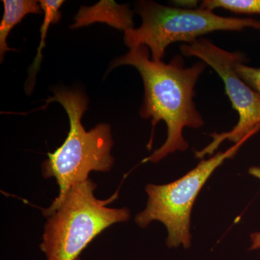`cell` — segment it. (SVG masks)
Wrapping results in <instances>:
<instances>
[{"label":"cell","mask_w":260,"mask_h":260,"mask_svg":"<svg viewBox=\"0 0 260 260\" xmlns=\"http://www.w3.org/2000/svg\"><path fill=\"white\" fill-rule=\"evenodd\" d=\"M121 65L134 67L143 81L144 99L140 115L151 119L149 150L159 121H164L167 127L165 143L143 162H157L169 154L187 150L189 144L183 135L184 128H200L204 124L194 97L195 86L207 64L201 61L185 68L181 55H176L168 64L153 61L148 48L141 45L113 61L108 73Z\"/></svg>","instance_id":"6da1fadb"},{"label":"cell","mask_w":260,"mask_h":260,"mask_svg":"<svg viewBox=\"0 0 260 260\" xmlns=\"http://www.w3.org/2000/svg\"><path fill=\"white\" fill-rule=\"evenodd\" d=\"M47 103L58 102L66 111L70 131L63 144L54 153L47 154L42 164L43 177L54 178L59 185V194L43 215L48 217L59 206L68 190L75 184L89 179L91 172H108L114 165L111 153L113 139L110 126L98 124L86 131L81 118L88 109V100L79 90L56 88Z\"/></svg>","instance_id":"7a4b0ae2"},{"label":"cell","mask_w":260,"mask_h":260,"mask_svg":"<svg viewBox=\"0 0 260 260\" xmlns=\"http://www.w3.org/2000/svg\"><path fill=\"white\" fill-rule=\"evenodd\" d=\"M91 179L72 186L55 210L47 217L40 248L47 260H75L99 234L113 224L127 221L129 210L109 208L108 200L94 195Z\"/></svg>","instance_id":"3957f363"},{"label":"cell","mask_w":260,"mask_h":260,"mask_svg":"<svg viewBox=\"0 0 260 260\" xmlns=\"http://www.w3.org/2000/svg\"><path fill=\"white\" fill-rule=\"evenodd\" d=\"M135 11L141 17V25L124 32V43L129 49L146 46L155 61H162L167 47L174 43L191 44L202 36L218 30L260 29V20L256 19L228 18L200 8H172L140 1L135 4Z\"/></svg>","instance_id":"277c9868"},{"label":"cell","mask_w":260,"mask_h":260,"mask_svg":"<svg viewBox=\"0 0 260 260\" xmlns=\"http://www.w3.org/2000/svg\"><path fill=\"white\" fill-rule=\"evenodd\" d=\"M248 139L244 138L208 160H202L194 169L177 180L160 185L147 184L148 203L145 210L135 216L137 225L146 228L151 222H160L167 228V244L169 248H189L191 209L197 197L215 169L227 159L235 156Z\"/></svg>","instance_id":"5b68a950"},{"label":"cell","mask_w":260,"mask_h":260,"mask_svg":"<svg viewBox=\"0 0 260 260\" xmlns=\"http://www.w3.org/2000/svg\"><path fill=\"white\" fill-rule=\"evenodd\" d=\"M180 51L183 56L198 58L214 70L223 80L225 93L239 114L237 125L230 131L211 135V143L195 152V157L201 159L213 154L225 140L236 144L257 133L260 129V94L249 86L234 69L238 61L245 60L244 56L222 49L205 39L183 44Z\"/></svg>","instance_id":"8992f818"},{"label":"cell","mask_w":260,"mask_h":260,"mask_svg":"<svg viewBox=\"0 0 260 260\" xmlns=\"http://www.w3.org/2000/svg\"><path fill=\"white\" fill-rule=\"evenodd\" d=\"M133 18V12L129 5H117L114 1H102L90 8L82 7L72 28H79L94 22H104L126 32L135 28Z\"/></svg>","instance_id":"52a82bcc"},{"label":"cell","mask_w":260,"mask_h":260,"mask_svg":"<svg viewBox=\"0 0 260 260\" xmlns=\"http://www.w3.org/2000/svg\"><path fill=\"white\" fill-rule=\"evenodd\" d=\"M4 15L0 23V60L3 62L6 51L14 50L8 47L7 39L12 29L28 14H42L37 0H3Z\"/></svg>","instance_id":"ba28073f"},{"label":"cell","mask_w":260,"mask_h":260,"mask_svg":"<svg viewBox=\"0 0 260 260\" xmlns=\"http://www.w3.org/2000/svg\"><path fill=\"white\" fill-rule=\"evenodd\" d=\"M64 1L62 0H42L39 1V4L42 7L44 12V21L41 27V42L39 47L38 48V52L34 59V63L29 71V78L27 82V91H31L35 83L36 76L39 71V66L42 60V49L45 46V39L48 30L51 23H56L60 20L61 15L60 8L61 5L64 4Z\"/></svg>","instance_id":"9c48e42d"},{"label":"cell","mask_w":260,"mask_h":260,"mask_svg":"<svg viewBox=\"0 0 260 260\" xmlns=\"http://www.w3.org/2000/svg\"><path fill=\"white\" fill-rule=\"evenodd\" d=\"M200 8L212 11L221 8L236 13L260 14V0H205Z\"/></svg>","instance_id":"30bf717a"},{"label":"cell","mask_w":260,"mask_h":260,"mask_svg":"<svg viewBox=\"0 0 260 260\" xmlns=\"http://www.w3.org/2000/svg\"><path fill=\"white\" fill-rule=\"evenodd\" d=\"M244 62L245 60L238 61L234 69L249 86L260 94V68L248 66Z\"/></svg>","instance_id":"8fae6325"},{"label":"cell","mask_w":260,"mask_h":260,"mask_svg":"<svg viewBox=\"0 0 260 260\" xmlns=\"http://www.w3.org/2000/svg\"><path fill=\"white\" fill-rule=\"evenodd\" d=\"M249 174L260 180V167H253L249 169ZM251 250L260 249V232L254 233L251 235Z\"/></svg>","instance_id":"7c38bea8"},{"label":"cell","mask_w":260,"mask_h":260,"mask_svg":"<svg viewBox=\"0 0 260 260\" xmlns=\"http://www.w3.org/2000/svg\"><path fill=\"white\" fill-rule=\"evenodd\" d=\"M75 260H81V259H80V257H78V259H75Z\"/></svg>","instance_id":"4fadbf2b"}]
</instances>
